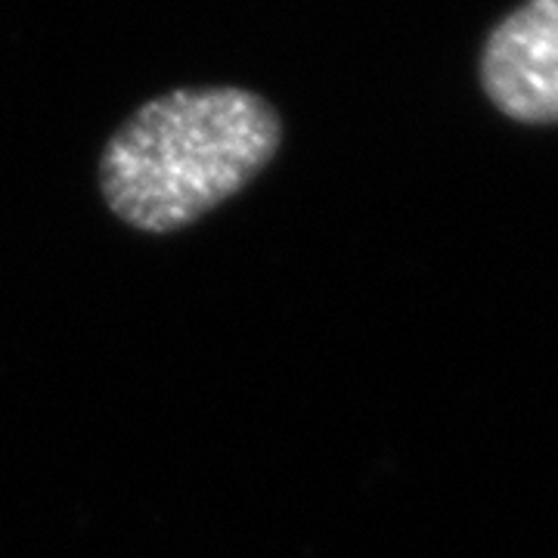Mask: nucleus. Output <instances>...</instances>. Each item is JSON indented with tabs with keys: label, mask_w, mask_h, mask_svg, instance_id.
Here are the masks:
<instances>
[{
	"label": "nucleus",
	"mask_w": 558,
	"mask_h": 558,
	"mask_svg": "<svg viewBox=\"0 0 558 558\" xmlns=\"http://www.w3.org/2000/svg\"><path fill=\"white\" fill-rule=\"evenodd\" d=\"M282 143L279 112L245 87H180L143 102L109 137L100 190L143 233H174L236 196Z\"/></svg>",
	"instance_id": "f257e3e1"
},
{
	"label": "nucleus",
	"mask_w": 558,
	"mask_h": 558,
	"mask_svg": "<svg viewBox=\"0 0 558 558\" xmlns=\"http://www.w3.org/2000/svg\"><path fill=\"white\" fill-rule=\"evenodd\" d=\"M481 87L506 119L558 124V0H524L481 50Z\"/></svg>",
	"instance_id": "f03ea898"
}]
</instances>
